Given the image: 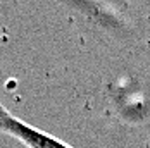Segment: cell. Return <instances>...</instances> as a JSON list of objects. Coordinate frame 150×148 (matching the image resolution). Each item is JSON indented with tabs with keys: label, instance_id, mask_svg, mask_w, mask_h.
I'll use <instances>...</instances> for the list:
<instances>
[{
	"label": "cell",
	"instance_id": "1",
	"mask_svg": "<svg viewBox=\"0 0 150 148\" xmlns=\"http://www.w3.org/2000/svg\"><path fill=\"white\" fill-rule=\"evenodd\" d=\"M0 134L14 138L26 148H73L69 143L59 140L57 136H52L24 122L2 104H0Z\"/></svg>",
	"mask_w": 150,
	"mask_h": 148
}]
</instances>
